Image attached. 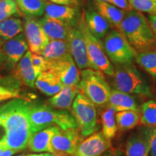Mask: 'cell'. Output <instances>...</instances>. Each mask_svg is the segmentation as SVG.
<instances>
[{
    "label": "cell",
    "mask_w": 156,
    "mask_h": 156,
    "mask_svg": "<svg viewBox=\"0 0 156 156\" xmlns=\"http://www.w3.org/2000/svg\"><path fill=\"white\" fill-rule=\"evenodd\" d=\"M108 106L113 107L116 113L124 112V111L140 112V109L137 106L135 99L132 95L128 93L121 92L116 89L112 90Z\"/></svg>",
    "instance_id": "23"
},
{
    "label": "cell",
    "mask_w": 156,
    "mask_h": 156,
    "mask_svg": "<svg viewBox=\"0 0 156 156\" xmlns=\"http://www.w3.org/2000/svg\"><path fill=\"white\" fill-rule=\"evenodd\" d=\"M28 156H58L55 154L50 153H36V154H28Z\"/></svg>",
    "instance_id": "42"
},
{
    "label": "cell",
    "mask_w": 156,
    "mask_h": 156,
    "mask_svg": "<svg viewBox=\"0 0 156 156\" xmlns=\"http://www.w3.org/2000/svg\"><path fill=\"white\" fill-rule=\"evenodd\" d=\"M19 98V94L17 91L9 90L5 87H0V102L4 101L9 98Z\"/></svg>",
    "instance_id": "36"
},
{
    "label": "cell",
    "mask_w": 156,
    "mask_h": 156,
    "mask_svg": "<svg viewBox=\"0 0 156 156\" xmlns=\"http://www.w3.org/2000/svg\"><path fill=\"white\" fill-rule=\"evenodd\" d=\"M31 134L51 126H57L62 129L77 127V122L67 110L54 108L48 104H34L28 112Z\"/></svg>",
    "instance_id": "3"
},
{
    "label": "cell",
    "mask_w": 156,
    "mask_h": 156,
    "mask_svg": "<svg viewBox=\"0 0 156 156\" xmlns=\"http://www.w3.org/2000/svg\"><path fill=\"white\" fill-rule=\"evenodd\" d=\"M148 20H149L150 24L151 25V28L153 29L154 34H155L156 36V15H149V17H148Z\"/></svg>",
    "instance_id": "40"
},
{
    "label": "cell",
    "mask_w": 156,
    "mask_h": 156,
    "mask_svg": "<svg viewBox=\"0 0 156 156\" xmlns=\"http://www.w3.org/2000/svg\"><path fill=\"white\" fill-rule=\"evenodd\" d=\"M48 69L54 72L64 85L78 86L80 73L71 54L56 61L48 62Z\"/></svg>",
    "instance_id": "11"
},
{
    "label": "cell",
    "mask_w": 156,
    "mask_h": 156,
    "mask_svg": "<svg viewBox=\"0 0 156 156\" xmlns=\"http://www.w3.org/2000/svg\"><path fill=\"white\" fill-rule=\"evenodd\" d=\"M128 2L134 10L150 15H156V0H128Z\"/></svg>",
    "instance_id": "32"
},
{
    "label": "cell",
    "mask_w": 156,
    "mask_h": 156,
    "mask_svg": "<svg viewBox=\"0 0 156 156\" xmlns=\"http://www.w3.org/2000/svg\"><path fill=\"white\" fill-rule=\"evenodd\" d=\"M79 25L85 37L87 55L92 69L99 70L108 76L114 74V67L105 53L103 42L90 32L83 16L80 17Z\"/></svg>",
    "instance_id": "8"
},
{
    "label": "cell",
    "mask_w": 156,
    "mask_h": 156,
    "mask_svg": "<svg viewBox=\"0 0 156 156\" xmlns=\"http://www.w3.org/2000/svg\"><path fill=\"white\" fill-rule=\"evenodd\" d=\"M23 32V22L19 17H9L0 22V47L19 34Z\"/></svg>",
    "instance_id": "26"
},
{
    "label": "cell",
    "mask_w": 156,
    "mask_h": 156,
    "mask_svg": "<svg viewBox=\"0 0 156 156\" xmlns=\"http://www.w3.org/2000/svg\"><path fill=\"white\" fill-rule=\"evenodd\" d=\"M149 151L147 126H141L129 136L125 146L124 156H148Z\"/></svg>",
    "instance_id": "15"
},
{
    "label": "cell",
    "mask_w": 156,
    "mask_h": 156,
    "mask_svg": "<svg viewBox=\"0 0 156 156\" xmlns=\"http://www.w3.org/2000/svg\"><path fill=\"white\" fill-rule=\"evenodd\" d=\"M102 133L107 139L112 140L116 133L117 125L116 122V112L114 108L107 106V108L101 114Z\"/></svg>",
    "instance_id": "28"
},
{
    "label": "cell",
    "mask_w": 156,
    "mask_h": 156,
    "mask_svg": "<svg viewBox=\"0 0 156 156\" xmlns=\"http://www.w3.org/2000/svg\"><path fill=\"white\" fill-rule=\"evenodd\" d=\"M78 88L80 93L96 107L103 108L108 106L112 89L101 71L90 68L82 69Z\"/></svg>",
    "instance_id": "4"
},
{
    "label": "cell",
    "mask_w": 156,
    "mask_h": 156,
    "mask_svg": "<svg viewBox=\"0 0 156 156\" xmlns=\"http://www.w3.org/2000/svg\"><path fill=\"white\" fill-rule=\"evenodd\" d=\"M39 22L49 40H67L71 25L46 16L39 19Z\"/></svg>",
    "instance_id": "20"
},
{
    "label": "cell",
    "mask_w": 156,
    "mask_h": 156,
    "mask_svg": "<svg viewBox=\"0 0 156 156\" xmlns=\"http://www.w3.org/2000/svg\"><path fill=\"white\" fill-rule=\"evenodd\" d=\"M82 136L78 127L66 130L60 129L51 139V146L54 154L56 155H74L82 142Z\"/></svg>",
    "instance_id": "10"
},
{
    "label": "cell",
    "mask_w": 156,
    "mask_h": 156,
    "mask_svg": "<svg viewBox=\"0 0 156 156\" xmlns=\"http://www.w3.org/2000/svg\"><path fill=\"white\" fill-rule=\"evenodd\" d=\"M39 54L44 56L48 62H52L71 54L67 40H50Z\"/></svg>",
    "instance_id": "25"
},
{
    "label": "cell",
    "mask_w": 156,
    "mask_h": 156,
    "mask_svg": "<svg viewBox=\"0 0 156 156\" xmlns=\"http://www.w3.org/2000/svg\"><path fill=\"white\" fill-rule=\"evenodd\" d=\"M0 87H1V86H0Z\"/></svg>",
    "instance_id": "47"
},
{
    "label": "cell",
    "mask_w": 156,
    "mask_h": 156,
    "mask_svg": "<svg viewBox=\"0 0 156 156\" xmlns=\"http://www.w3.org/2000/svg\"><path fill=\"white\" fill-rule=\"evenodd\" d=\"M19 151H13V150H7L5 151L2 154H1L0 156H12L17 153H18Z\"/></svg>",
    "instance_id": "41"
},
{
    "label": "cell",
    "mask_w": 156,
    "mask_h": 156,
    "mask_svg": "<svg viewBox=\"0 0 156 156\" xmlns=\"http://www.w3.org/2000/svg\"><path fill=\"white\" fill-rule=\"evenodd\" d=\"M83 16L90 32L96 38H104L111 30L112 25L98 12L86 9L84 11Z\"/></svg>",
    "instance_id": "18"
},
{
    "label": "cell",
    "mask_w": 156,
    "mask_h": 156,
    "mask_svg": "<svg viewBox=\"0 0 156 156\" xmlns=\"http://www.w3.org/2000/svg\"><path fill=\"white\" fill-rule=\"evenodd\" d=\"M111 4L124 11H129L133 9L130 4L129 3L128 0H112Z\"/></svg>",
    "instance_id": "37"
},
{
    "label": "cell",
    "mask_w": 156,
    "mask_h": 156,
    "mask_svg": "<svg viewBox=\"0 0 156 156\" xmlns=\"http://www.w3.org/2000/svg\"><path fill=\"white\" fill-rule=\"evenodd\" d=\"M98 12L100 13L106 20L112 26L120 31L121 23L124 18L125 12L122 10L114 5L104 2L95 1Z\"/></svg>",
    "instance_id": "24"
},
{
    "label": "cell",
    "mask_w": 156,
    "mask_h": 156,
    "mask_svg": "<svg viewBox=\"0 0 156 156\" xmlns=\"http://www.w3.org/2000/svg\"><path fill=\"white\" fill-rule=\"evenodd\" d=\"M3 64H4V57H3L1 47H0V67H1L2 65H3Z\"/></svg>",
    "instance_id": "43"
},
{
    "label": "cell",
    "mask_w": 156,
    "mask_h": 156,
    "mask_svg": "<svg viewBox=\"0 0 156 156\" xmlns=\"http://www.w3.org/2000/svg\"><path fill=\"white\" fill-rule=\"evenodd\" d=\"M31 61L37 76L42 72L48 70V61L41 54L32 53Z\"/></svg>",
    "instance_id": "34"
},
{
    "label": "cell",
    "mask_w": 156,
    "mask_h": 156,
    "mask_svg": "<svg viewBox=\"0 0 156 156\" xmlns=\"http://www.w3.org/2000/svg\"><path fill=\"white\" fill-rule=\"evenodd\" d=\"M17 156H28V155L27 154H21V155H19Z\"/></svg>",
    "instance_id": "45"
},
{
    "label": "cell",
    "mask_w": 156,
    "mask_h": 156,
    "mask_svg": "<svg viewBox=\"0 0 156 156\" xmlns=\"http://www.w3.org/2000/svg\"><path fill=\"white\" fill-rule=\"evenodd\" d=\"M61 128L57 126H51L31 134L28 141L30 151L34 153H50L54 154L51 146V139L53 136Z\"/></svg>",
    "instance_id": "16"
},
{
    "label": "cell",
    "mask_w": 156,
    "mask_h": 156,
    "mask_svg": "<svg viewBox=\"0 0 156 156\" xmlns=\"http://www.w3.org/2000/svg\"><path fill=\"white\" fill-rule=\"evenodd\" d=\"M135 61L151 77L156 79V47L137 53Z\"/></svg>",
    "instance_id": "29"
},
{
    "label": "cell",
    "mask_w": 156,
    "mask_h": 156,
    "mask_svg": "<svg viewBox=\"0 0 156 156\" xmlns=\"http://www.w3.org/2000/svg\"><path fill=\"white\" fill-rule=\"evenodd\" d=\"M28 44L24 33H20L1 46L4 57V64L9 69H13L20 60L28 50Z\"/></svg>",
    "instance_id": "13"
},
{
    "label": "cell",
    "mask_w": 156,
    "mask_h": 156,
    "mask_svg": "<svg viewBox=\"0 0 156 156\" xmlns=\"http://www.w3.org/2000/svg\"><path fill=\"white\" fill-rule=\"evenodd\" d=\"M23 30L31 53L40 54L50 41L36 17L25 15Z\"/></svg>",
    "instance_id": "12"
},
{
    "label": "cell",
    "mask_w": 156,
    "mask_h": 156,
    "mask_svg": "<svg viewBox=\"0 0 156 156\" xmlns=\"http://www.w3.org/2000/svg\"><path fill=\"white\" fill-rule=\"evenodd\" d=\"M103 44L108 59L116 66L131 64L135 60L137 52L120 31L111 30L103 38Z\"/></svg>",
    "instance_id": "6"
},
{
    "label": "cell",
    "mask_w": 156,
    "mask_h": 156,
    "mask_svg": "<svg viewBox=\"0 0 156 156\" xmlns=\"http://www.w3.org/2000/svg\"><path fill=\"white\" fill-rule=\"evenodd\" d=\"M72 114L83 137L99 130L96 106L81 93H78L72 106Z\"/></svg>",
    "instance_id": "7"
},
{
    "label": "cell",
    "mask_w": 156,
    "mask_h": 156,
    "mask_svg": "<svg viewBox=\"0 0 156 156\" xmlns=\"http://www.w3.org/2000/svg\"><path fill=\"white\" fill-rule=\"evenodd\" d=\"M120 32L137 53L156 47V36L149 20L140 12L126 11Z\"/></svg>",
    "instance_id": "2"
},
{
    "label": "cell",
    "mask_w": 156,
    "mask_h": 156,
    "mask_svg": "<svg viewBox=\"0 0 156 156\" xmlns=\"http://www.w3.org/2000/svg\"><path fill=\"white\" fill-rule=\"evenodd\" d=\"M78 93H80L78 86L64 85L59 92L48 99V105L60 110H69L72 109L73 101Z\"/></svg>",
    "instance_id": "22"
},
{
    "label": "cell",
    "mask_w": 156,
    "mask_h": 156,
    "mask_svg": "<svg viewBox=\"0 0 156 156\" xmlns=\"http://www.w3.org/2000/svg\"><path fill=\"white\" fill-rule=\"evenodd\" d=\"M140 119V113L134 111H124L116 114L118 129L121 132L128 131L137 125Z\"/></svg>",
    "instance_id": "27"
},
{
    "label": "cell",
    "mask_w": 156,
    "mask_h": 156,
    "mask_svg": "<svg viewBox=\"0 0 156 156\" xmlns=\"http://www.w3.org/2000/svg\"><path fill=\"white\" fill-rule=\"evenodd\" d=\"M140 122L145 126L156 125V101L150 100L142 105Z\"/></svg>",
    "instance_id": "31"
},
{
    "label": "cell",
    "mask_w": 156,
    "mask_h": 156,
    "mask_svg": "<svg viewBox=\"0 0 156 156\" xmlns=\"http://www.w3.org/2000/svg\"><path fill=\"white\" fill-rule=\"evenodd\" d=\"M110 148V140L107 139L102 132H97L80 142L74 156H100Z\"/></svg>",
    "instance_id": "14"
},
{
    "label": "cell",
    "mask_w": 156,
    "mask_h": 156,
    "mask_svg": "<svg viewBox=\"0 0 156 156\" xmlns=\"http://www.w3.org/2000/svg\"><path fill=\"white\" fill-rule=\"evenodd\" d=\"M44 15L46 17L57 19L73 25L77 22L78 9L75 6L61 5L46 2H45Z\"/></svg>",
    "instance_id": "17"
},
{
    "label": "cell",
    "mask_w": 156,
    "mask_h": 156,
    "mask_svg": "<svg viewBox=\"0 0 156 156\" xmlns=\"http://www.w3.org/2000/svg\"><path fill=\"white\" fill-rule=\"evenodd\" d=\"M18 9L26 16L40 17L44 14L45 2L41 0H15Z\"/></svg>",
    "instance_id": "30"
},
{
    "label": "cell",
    "mask_w": 156,
    "mask_h": 156,
    "mask_svg": "<svg viewBox=\"0 0 156 156\" xmlns=\"http://www.w3.org/2000/svg\"><path fill=\"white\" fill-rule=\"evenodd\" d=\"M33 105L16 98L0 107V147L19 152L28 147L32 134L28 112Z\"/></svg>",
    "instance_id": "1"
},
{
    "label": "cell",
    "mask_w": 156,
    "mask_h": 156,
    "mask_svg": "<svg viewBox=\"0 0 156 156\" xmlns=\"http://www.w3.org/2000/svg\"><path fill=\"white\" fill-rule=\"evenodd\" d=\"M35 85L41 92L48 96L56 95L64 86L58 76L49 69L37 76Z\"/></svg>",
    "instance_id": "21"
},
{
    "label": "cell",
    "mask_w": 156,
    "mask_h": 156,
    "mask_svg": "<svg viewBox=\"0 0 156 156\" xmlns=\"http://www.w3.org/2000/svg\"><path fill=\"white\" fill-rule=\"evenodd\" d=\"M49 2H50L56 4V5L75 6V0H49Z\"/></svg>",
    "instance_id": "39"
},
{
    "label": "cell",
    "mask_w": 156,
    "mask_h": 156,
    "mask_svg": "<svg viewBox=\"0 0 156 156\" xmlns=\"http://www.w3.org/2000/svg\"><path fill=\"white\" fill-rule=\"evenodd\" d=\"M100 156H124L122 151L118 149H108Z\"/></svg>",
    "instance_id": "38"
},
{
    "label": "cell",
    "mask_w": 156,
    "mask_h": 156,
    "mask_svg": "<svg viewBox=\"0 0 156 156\" xmlns=\"http://www.w3.org/2000/svg\"><path fill=\"white\" fill-rule=\"evenodd\" d=\"M67 41L69 45L70 54L78 69L81 70L87 68L92 69L87 55L85 37L79 25V20L75 24L70 27Z\"/></svg>",
    "instance_id": "9"
},
{
    "label": "cell",
    "mask_w": 156,
    "mask_h": 156,
    "mask_svg": "<svg viewBox=\"0 0 156 156\" xmlns=\"http://www.w3.org/2000/svg\"><path fill=\"white\" fill-rule=\"evenodd\" d=\"M15 0H0V22L19 12Z\"/></svg>",
    "instance_id": "33"
},
{
    "label": "cell",
    "mask_w": 156,
    "mask_h": 156,
    "mask_svg": "<svg viewBox=\"0 0 156 156\" xmlns=\"http://www.w3.org/2000/svg\"><path fill=\"white\" fill-rule=\"evenodd\" d=\"M149 134L150 151L148 156H156V125L147 126Z\"/></svg>",
    "instance_id": "35"
},
{
    "label": "cell",
    "mask_w": 156,
    "mask_h": 156,
    "mask_svg": "<svg viewBox=\"0 0 156 156\" xmlns=\"http://www.w3.org/2000/svg\"><path fill=\"white\" fill-rule=\"evenodd\" d=\"M95 1H101V2H104L107 3H112V0H95Z\"/></svg>",
    "instance_id": "44"
},
{
    "label": "cell",
    "mask_w": 156,
    "mask_h": 156,
    "mask_svg": "<svg viewBox=\"0 0 156 156\" xmlns=\"http://www.w3.org/2000/svg\"><path fill=\"white\" fill-rule=\"evenodd\" d=\"M41 1H43V2H46V0H41Z\"/></svg>",
    "instance_id": "46"
},
{
    "label": "cell",
    "mask_w": 156,
    "mask_h": 156,
    "mask_svg": "<svg viewBox=\"0 0 156 156\" xmlns=\"http://www.w3.org/2000/svg\"><path fill=\"white\" fill-rule=\"evenodd\" d=\"M32 53L30 50L25 53L23 58L17 62L14 68V75L20 82L26 86L34 88L37 75L31 61Z\"/></svg>",
    "instance_id": "19"
},
{
    "label": "cell",
    "mask_w": 156,
    "mask_h": 156,
    "mask_svg": "<svg viewBox=\"0 0 156 156\" xmlns=\"http://www.w3.org/2000/svg\"><path fill=\"white\" fill-rule=\"evenodd\" d=\"M113 77L114 85L117 90L144 96L152 95L149 82L133 64L116 66Z\"/></svg>",
    "instance_id": "5"
}]
</instances>
